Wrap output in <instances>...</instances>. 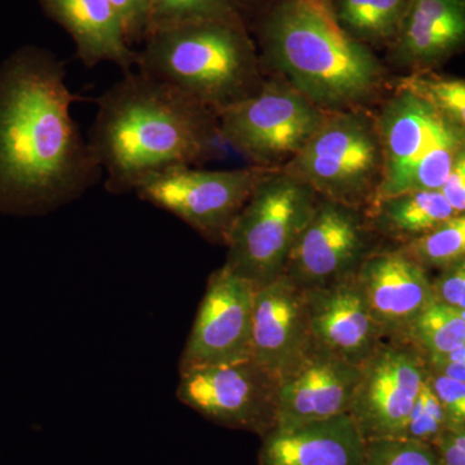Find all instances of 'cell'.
<instances>
[{"instance_id": "1", "label": "cell", "mask_w": 465, "mask_h": 465, "mask_svg": "<svg viewBox=\"0 0 465 465\" xmlns=\"http://www.w3.org/2000/svg\"><path fill=\"white\" fill-rule=\"evenodd\" d=\"M63 61L25 48L0 66V208L50 213L103 177L73 118Z\"/></svg>"}, {"instance_id": "2", "label": "cell", "mask_w": 465, "mask_h": 465, "mask_svg": "<svg viewBox=\"0 0 465 465\" xmlns=\"http://www.w3.org/2000/svg\"><path fill=\"white\" fill-rule=\"evenodd\" d=\"M96 105L87 142L113 195L134 193L168 168L200 166L224 142L213 110L136 69L110 85Z\"/></svg>"}, {"instance_id": "3", "label": "cell", "mask_w": 465, "mask_h": 465, "mask_svg": "<svg viewBox=\"0 0 465 465\" xmlns=\"http://www.w3.org/2000/svg\"><path fill=\"white\" fill-rule=\"evenodd\" d=\"M262 70L324 112L361 109L384 84L371 51L342 29L329 0H281L262 25Z\"/></svg>"}, {"instance_id": "4", "label": "cell", "mask_w": 465, "mask_h": 465, "mask_svg": "<svg viewBox=\"0 0 465 465\" xmlns=\"http://www.w3.org/2000/svg\"><path fill=\"white\" fill-rule=\"evenodd\" d=\"M136 70L217 110L252 96L262 67L242 24L201 21L150 32Z\"/></svg>"}, {"instance_id": "5", "label": "cell", "mask_w": 465, "mask_h": 465, "mask_svg": "<svg viewBox=\"0 0 465 465\" xmlns=\"http://www.w3.org/2000/svg\"><path fill=\"white\" fill-rule=\"evenodd\" d=\"M375 122L381 177L371 204L405 193L440 191L465 146L463 131L427 100L397 87Z\"/></svg>"}, {"instance_id": "6", "label": "cell", "mask_w": 465, "mask_h": 465, "mask_svg": "<svg viewBox=\"0 0 465 465\" xmlns=\"http://www.w3.org/2000/svg\"><path fill=\"white\" fill-rule=\"evenodd\" d=\"M320 200L283 167L269 170L229 229L226 268L256 290L273 282L284 273L291 251Z\"/></svg>"}, {"instance_id": "7", "label": "cell", "mask_w": 465, "mask_h": 465, "mask_svg": "<svg viewBox=\"0 0 465 465\" xmlns=\"http://www.w3.org/2000/svg\"><path fill=\"white\" fill-rule=\"evenodd\" d=\"M283 168L321 198L361 210L369 207L381 177L375 119L362 109L327 112L302 152Z\"/></svg>"}, {"instance_id": "8", "label": "cell", "mask_w": 465, "mask_h": 465, "mask_svg": "<svg viewBox=\"0 0 465 465\" xmlns=\"http://www.w3.org/2000/svg\"><path fill=\"white\" fill-rule=\"evenodd\" d=\"M327 112L281 78L262 82L252 96L217 110L225 143L252 166L280 168L296 157Z\"/></svg>"}, {"instance_id": "9", "label": "cell", "mask_w": 465, "mask_h": 465, "mask_svg": "<svg viewBox=\"0 0 465 465\" xmlns=\"http://www.w3.org/2000/svg\"><path fill=\"white\" fill-rule=\"evenodd\" d=\"M269 170L272 168L259 166L168 168L140 183L134 194L140 201L173 213L204 240L225 244L235 217Z\"/></svg>"}, {"instance_id": "10", "label": "cell", "mask_w": 465, "mask_h": 465, "mask_svg": "<svg viewBox=\"0 0 465 465\" xmlns=\"http://www.w3.org/2000/svg\"><path fill=\"white\" fill-rule=\"evenodd\" d=\"M278 379L252 360L180 371L176 397L222 427L265 436L277 424Z\"/></svg>"}, {"instance_id": "11", "label": "cell", "mask_w": 465, "mask_h": 465, "mask_svg": "<svg viewBox=\"0 0 465 465\" xmlns=\"http://www.w3.org/2000/svg\"><path fill=\"white\" fill-rule=\"evenodd\" d=\"M427 361L409 342L382 341L361 366L348 414L366 440L400 439L427 379Z\"/></svg>"}, {"instance_id": "12", "label": "cell", "mask_w": 465, "mask_h": 465, "mask_svg": "<svg viewBox=\"0 0 465 465\" xmlns=\"http://www.w3.org/2000/svg\"><path fill=\"white\" fill-rule=\"evenodd\" d=\"M361 208L321 198L291 251L284 273L302 290L356 273L371 251V224Z\"/></svg>"}, {"instance_id": "13", "label": "cell", "mask_w": 465, "mask_h": 465, "mask_svg": "<svg viewBox=\"0 0 465 465\" xmlns=\"http://www.w3.org/2000/svg\"><path fill=\"white\" fill-rule=\"evenodd\" d=\"M255 293L252 283L225 265L210 275L179 371L251 360Z\"/></svg>"}, {"instance_id": "14", "label": "cell", "mask_w": 465, "mask_h": 465, "mask_svg": "<svg viewBox=\"0 0 465 465\" xmlns=\"http://www.w3.org/2000/svg\"><path fill=\"white\" fill-rule=\"evenodd\" d=\"M354 275L384 341L406 342L412 322L434 300L427 271L399 249L371 251Z\"/></svg>"}, {"instance_id": "15", "label": "cell", "mask_w": 465, "mask_h": 465, "mask_svg": "<svg viewBox=\"0 0 465 465\" xmlns=\"http://www.w3.org/2000/svg\"><path fill=\"white\" fill-rule=\"evenodd\" d=\"M354 274L302 292L314 347L362 366L385 341Z\"/></svg>"}, {"instance_id": "16", "label": "cell", "mask_w": 465, "mask_h": 465, "mask_svg": "<svg viewBox=\"0 0 465 465\" xmlns=\"http://www.w3.org/2000/svg\"><path fill=\"white\" fill-rule=\"evenodd\" d=\"M313 348L302 290L286 274L256 290L251 360L280 381Z\"/></svg>"}, {"instance_id": "17", "label": "cell", "mask_w": 465, "mask_h": 465, "mask_svg": "<svg viewBox=\"0 0 465 465\" xmlns=\"http://www.w3.org/2000/svg\"><path fill=\"white\" fill-rule=\"evenodd\" d=\"M361 366L314 347L278 384L277 425H295L348 414Z\"/></svg>"}, {"instance_id": "18", "label": "cell", "mask_w": 465, "mask_h": 465, "mask_svg": "<svg viewBox=\"0 0 465 465\" xmlns=\"http://www.w3.org/2000/svg\"><path fill=\"white\" fill-rule=\"evenodd\" d=\"M258 465H366V440L349 414L277 425L262 437Z\"/></svg>"}, {"instance_id": "19", "label": "cell", "mask_w": 465, "mask_h": 465, "mask_svg": "<svg viewBox=\"0 0 465 465\" xmlns=\"http://www.w3.org/2000/svg\"><path fill=\"white\" fill-rule=\"evenodd\" d=\"M43 7L69 33L76 56L87 67L110 63L134 70L137 52L125 38L121 16L110 0H41Z\"/></svg>"}, {"instance_id": "20", "label": "cell", "mask_w": 465, "mask_h": 465, "mask_svg": "<svg viewBox=\"0 0 465 465\" xmlns=\"http://www.w3.org/2000/svg\"><path fill=\"white\" fill-rule=\"evenodd\" d=\"M397 54L418 72L445 60L465 43L464 0H410Z\"/></svg>"}, {"instance_id": "21", "label": "cell", "mask_w": 465, "mask_h": 465, "mask_svg": "<svg viewBox=\"0 0 465 465\" xmlns=\"http://www.w3.org/2000/svg\"><path fill=\"white\" fill-rule=\"evenodd\" d=\"M458 215L440 191H419L384 198L367 207L371 228L402 243L420 237Z\"/></svg>"}, {"instance_id": "22", "label": "cell", "mask_w": 465, "mask_h": 465, "mask_svg": "<svg viewBox=\"0 0 465 465\" xmlns=\"http://www.w3.org/2000/svg\"><path fill=\"white\" fill-rule=\"evenodd\" d=\"M342 29L360 42L399 36L410 0H329Z\"/></svg>"}, {"instance_id": "23", "label": "cell", "mask_w": 465, "mask_h": 465, "mask_svg": "<svg viewBox=\"0 0 465 465\" xmlns=\"http://www.w3.org/2000/svg\"><path fill=\"white\" fill-rule=\"evenodd\" d=\"M425 358L445 356L465 342V321L458 309L436 299L416 317L407 341Z\"/></svg>"}, {"instance_id": "24", "label": "cell", "mask_w": 465, "mask_h": 465, "mask_svg": "<svg viewBox=\"0 0 465 465\" xmlns=\"http://www.w3.org/2000/svg\"><path fill=\"white\" fill-rule=\"evenodd\" d=\"M401 249L425 271H443L455 264L465 258V213L450 217L420 237L402 243Z\"/></svg>"}, {"instance_id": "25", "label": "cell", "mask_w": 465, "mask_h": 465, "mask_svg": "<svg viewBox=\"0 0 465 465\" xmlns=\"http://www.w3.org/2000/svg\"><path fill=\"white\" fill-rule=\"evenodd\" d=\"M201 21L242 24L237 0H150L146 35L163 27Z\"/></svg>"}, {"instance_id": "26", "label": "cell", "mask_w": 465, "mask_h": 465, "mask_svg": "<svg viewBox=\"0 0 465 465\" xmlns=\"http://www.w3.org/2000/svg\"><path fill=\"white\" fill-rule=\"evenodd\" d=\"M397 88L412 92L427 100L465 134V79L421 70L401 78Z\"/></svg>"}, {"instance_id": "27", "label": "cell", "mask_w": 465, "mask_h": 465, "mask_svg": "<svg viewBox=\"0 0 465 465\" xmlns=\"http://www.w3.org/2000/svg\"><path fill=\"white\" fill-rule=\"evenodd\" d=\"M449 428H451V424L448 415L425 379L400 439L418 440L433 446Z\"/></svg>"}, {"instance_id": "28", "label": "cell", "mask_w": 465, "mask_h": 465, "mask_svg": "<svg viewBox=\"0 0 465 465\" xmlns=\"http://www.w3.org/2000/svg\"><path fill=\"white\" fill-rule=\"evenodd\" d=\"M366 465H440L433 446L418 440H366Z\"/></svg>"}, {"instance_id": "29", "label": "cell", "mask_w": 465, "mask_h": 465, "mask_svg": "<svg viewBox=\"0 0 465 465\" xmlns=\"http://www.w3.org/2000/svg\"><path fill=\"white\" fill-rule=\"evenodd\" d=\"M427 381L445 410L451 427L465 425V381L449 378L430 369Z\"/></svg>"}, {"instance_id": "30", "label": "cell", "mask_w": 465, "mask_h": 465, "mask_svg": "<svg viewBox=\"0 0 465 465\" xmlns=\"http://www.w3.org/2000/svg\"><path fill=\"white\" fill-rule=\"evenodd\" d=\"M434 299L450 307L465 308V258L440 271L433 281Z\"/></svg>"}, {"instance_id": "31", "label": "cell", "mask_w": 465, "mask_h": 465, "mask_svg": "<svg viewBox=\"0 0 465 465\" xmlns=\"http://www.w3.org/2000/svg\"><path fill=\"white\" fill-rule=\"evenodd\" d=\"M121 16L125 38L133 45L145 39L148 32L150 0H110Z\"/></svg>"}, {"instance_id": "32", "label": "cell", "mask_w": 465, "mask_h": 465, "mask_svg": "<svg viewBox=\"0 0 465 465\" xmlns=\"http://www.w3.org/2000/svg\"><path fill=\"white\" fill-rule=\"evenodd\" d=\"M433 449L440 465H465V425L449 428Z\"/></svg>"}, {"instance_id": "33", "label": "cell", "mask_w": 465, "mask_h": 465, "mask_svg": "<svg viewBox=\"0 0 465 465\" xmlns=\"http://www.w3.org/2000/svg\"><path fill=\"white\" fill-rule=\"evenodd\" d=\"M440 192L458 215L465 213V146L455 158L448 180Z\"/></svg>"}, {"instance_id": "34", "label": "cell", "mask_w": 465, "mask_h": 465, "mask_svg": "<svg viewBox=\"0 0 465 465\" xmlns=\"http://www.w3.org/2000/svg\"><path fill=\"white\" fill-rule=\"evenodd\" d=\"M428 369L449 378L465 381V342L445 356L425 358Z\"/></svg>"}, {"instance_id": "35", "label": "cell", "mask_w": 465, "mask_h": 465, "mask_svg": "<svg viewBox=\"0 0 465 465\" xmlns=\"http://www.w3.org/2000/svg\"><path fill=\"white\" fill-rule=\"evenodd\" d=\"M459 313H460V316L463 317V320L465 321V308L460 309V311H459Z\"/></svg>"}, {"instance_id": "36", "label": "cell", "mask_w": 465, "mask_h": 465, "mask_svg": "<svg viewBox=\"0 0 465 465\" xmlns=\"http://www.w3.org/2000/svg\"><path fill=\"white\" fill-rule=\"evenodd\" d=\"M464 2H465V0H464Z\"/></svg>"}]
</instances>
